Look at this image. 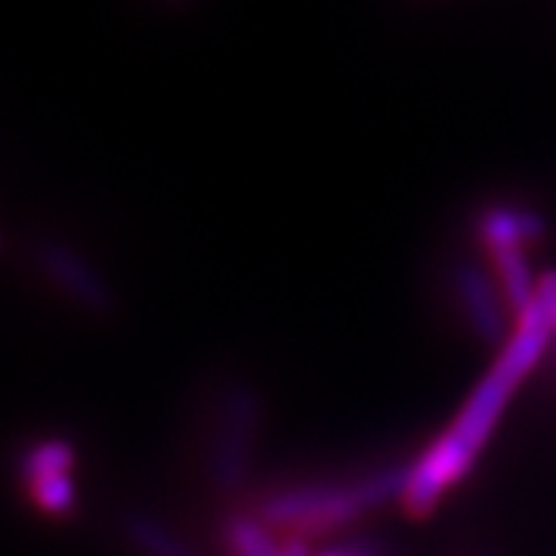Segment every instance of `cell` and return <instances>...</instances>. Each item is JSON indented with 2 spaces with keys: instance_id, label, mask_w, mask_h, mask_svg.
Returning a JSON list of instances; mask_svg holds the SVG:
<instances>
[{
  "instance_id": "1",
  "label": "cell",
  "mask_w": 556,
  "mask_h": 556,
  "mask_svg": "<svg viewBox=\"0 0 556 556\" xmlns=\"http://www.w3.org/2000/svg\"><path fill=\"white\" fill-rule=\"evenodd\" d=\"M408 470L412 460H393L346 479L281 482L260 492L251 510L273 532H285V538L309 541L318 535H338L356 526L358 519L380 510L383 504H402Z\"/></svg>"
},
{
  "instance_id": "2",
  "label": "cell",
  "mask_w": 556,
  "mask_h": 556,
  "mask_svg": "<svg viewBox=\"0 0 556 556\" xmlns=\"http://www.w3.org/2000/svg\"><path fill=\"white\" fill-rule=\"evenodd\" d=\"M519 383L522 378L495 358V365L489 368L485 378L479 380L477 390L470 393L464 408L448 424V430L433 439L412 460L408 485L402 495V510L408 517H430L439 507V501L473 470V464L482 455V448L489 445L497 420L504 415L510 396L517 393Z\"/></svg>"
},
{
  "instance_id": "3",
  "label": "cell",
  "mask_w": 556,
  "mask_h": 556,
  "mask_svg": "<svg viewBox=\"0 0 556 556\" xmlns=\"http://www.w3.org/2000/svg\"><path fill=\"white\" fill-rule=\"evenodd\" d=\"M263 420L266 399L257 383L248 378L223 380L204 439V482L217 497L232 501L248 489Z\"/></svg>"
},
{
  "instance_id": "4",
  "label": "cell",
  "mask_w": 556,
  "mask_h": 556,
  "mask_svg": "<svg viewBox=\"0 0 556 556\" xmlns=\"http://www.w3.org/2000/svg\"><path fill=\"white\" fill-rule=\"evenodd\" d=\"M445 291L455 306L464 328L479 340L485 350H504L510 340V306L501 294V285L492 269H485L473 257H455L445 269Z\"/></svg>"
},
{
  "instance_id": "5",
  "label": "cell",
  "mask_w": 556,
  "mask_h": 556,
  "mask_svg": "<svg viewBox=\"0 0 556 556\" xmlns=\"http://www.w3.org/2000/svg\"><path fill=\"white\" fill-rule=\"evenodd\" d=\"M31 260L40 276L72 306H78L80 313L93 318H109L118 313V291L112 288V281L105 278L100 266L75 244L47 236L35 241Z\"/></svg>"
},
{
  "instance_id": "6",
  "label": "cell",
  "mask_w": 556,
  "mask_h": 556,
  "mask_svg": "<svg viewBox=\"0 0 556 556\" xmlns=\"http://www.w3.org/2000/svg\"><path fill=\"white\" fill-rule=\"evenodd\" d=\"M473 239L492 257L504 251H529L532 244L547 239V219L541 211L519 201H495L477 211Z\"/></svg>"
},
{
  "instance_id": "7",
  "label": "cell",
  "mask_w": 556,
  "mask_h": 556,
  "mask_svg": "<svg viewBox=\"0 0 556 556\" xmlns=\"http://www.w3.org/2000/svg\"><path fill=\"white\" fill-rule=\"evenodd\" d=\"M226 556H309L306 541L278 538L254 510H229L219 522Z\"/></svg>"
},
{
  "instance_id": "8",
  "label": "cell",
  "mask_w": 556,
  "mask_h": 556,
  "mask_svg": "<svg viewBox=\"0 0 556 556\" xmlns=\"http://www.w3.org/2000/svg\"><path fill=\"white\" fill-rule=\"evenodd\" d=\"M124 541L134 547L139 556H204L195 551L177 529H170L164 519H159L149 510H130L121 519Z\"/></svg>"
},
{
  "instance_id": "9",
  "label": "cell",
  "mask_w": 556,
  "mask_h": 556,
  "mask_svg": "<svg viewBox=\"0 0 556 556\" xmlns=\"http://www.w3.org/2000/svg\"><path fill=\"white\" fill-rule=\"evenodd\" d=\"M492 273H495L497 285H501V294L507 300L514 318H519L538 294V281L532 276V266L522 251H504V254H492Z\"/></svg>"
},
{
  "instance_id": "10",
  "label": "cell",
  "mask_w": 556,
  "mask_h": 556,
  "mask_svg": "<svg viewBox=\"0 0 556 556\" xmlns=\"http://www.w3.org/2000/svg\"><path fill=\"white\" fill-rule=\"evenodd\" d=\"M78 464V448L68 439H40L20 457V473L25 482L47 477H68Z\"/></svg>"
},
{
  "instance_id": "11",
  "label": "cell",
  "mask_w": 556,
  "mask_h": 556,
  "mask_svg": "<svg viewBox=\"0 0 556 556\" xmlns=\"http://www.w3.org/2000/svg\"><path fill=\"white\" fill-rule=\"evenodd\" d=\"M28 495L38 504V510L50 514V517H65L75 510L78 504V485L75 477H47L38 482H28Z\"/></svg>"
},
{
  "instance_id": "12",
  "label": "cell",
  "mask_w": 556,
  "mask_h": 556,
  "mask_svg": "<svg viewBox=\"0 0 556 556\" xmlns=\"http://www.w3.org/2000/svg\"><path fill=\"white\" fill-rule=\"evenodd\" d=\"M309 556H393V551H390L380 538L350 535L325 544L321 551H316V554Z\"/></svg>"
},
{
  "instance_id": "13",
  "label": "cell",
  "mask_w": 556,
  "mask_h": 556,
  "mask_svg": "<svg viewBox=\"0 0 556 556\" xmlns=\"http://www.w3.org/2000/svg\"><path fill=\"white\" fill-rule=\"evenodd\" d=\"M164 7H170V10H179V7H186V3H192V0H161Z\"/></svg>"
},
{
  "instance_id": "14",
  "label": "cell",
  "mask_w": 556,
  "mask_h": 556,
  "mask_svg": "<svg viewBox=\"0 0 556 556\" xmlns=\"http://www.w3.org/2000/svg\"><path fill=\"white\" fill-rule=\"evenodd\" d=\"M551 356H554V371H556V340H554V346H551Z\"/></svg>"
},
{
  "instance_id": "15",
  "label": "cell",
  "mask_w": 556,
  "mask_h": 556,
  "mask_svg": "<svg viewBox=\"0 0 556 556\" xmlns=\"http://www.w3.org/2000/svg\"><path fill=\"white\" fill-rule=\"evenodd\" d=\"M0 251H3V229H0Z\"/></svg>"
},
{
  "instance_id": "16",
  "label": "cell",
  "mask_w": 556,
  "mask_h": 556,
  "mask_svg": "<svg viewBox=\"0 0 556 556\" xmlns=\"http://www.w3.org/2000/svg\"><path fill=\"white\" fill-rule=\"evenodd\" d=\"M479 556H495V554H479Z\"/></svg>"
}]
</instances>
